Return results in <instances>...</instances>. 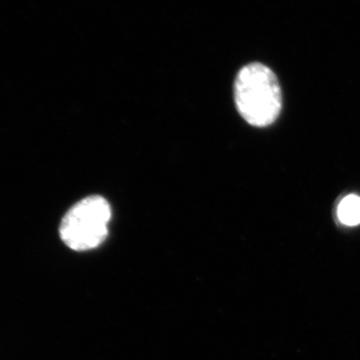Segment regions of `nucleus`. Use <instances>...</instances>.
<instances>
[{
    "label": "nucleus",
    "mask_w": 360,
    "mask_h": 360,
    "mask_svg": "<svg viewBox=\"0 0 360 360\" xmlns=\"http://www.w3.org/2000/svg\"><path fill=\"white\" fill-rule=\"evenodd\" d=\"M234 99L238 112L253 127H269L283 108L281 86L270 68L251 63L241 68L234 82Z\"/></svg>",
    "instance_id": "1"
},
{
    "label": "nucleus",
    "mask_w": 360,
    "mask_h": 360,
    "mask_svg": "<svg viewBox=\"0 0 360 360\" xmlns=\"http://www.w3.org/2000/svg\"><path fill=\"white\" fill-rule=\"evenodd\" d=\"M338 217L341 224L348 226L360 224V196L356 194L345 196L338 205Z\"/></svg>",
    "instance_id": "3"
},
{
    "label": "nucleus",
    "mask_w": 360,
    "mask_h": 360,
    "mask_svg": "<svg viewBox=\"0 0 360 360\" xmlns=\"http://www.w3.org/2000/svg\"><path fill=\"white\" fill-rule=\"evenodd\" d=\"M110 203L103 196H87L66 212L59 226L61 240L75 251L96 248L108 234Z\"/></svg>",
    "instance_id": "2"
}]
</instances>
